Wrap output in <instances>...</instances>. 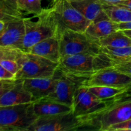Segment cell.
Wrapping results in <instances>:
<instances>
[{"instance_id": "6da1fadb", "label": "cell", "mask_w": 131, "mask_h": 131, "mask_svg": "<svg viewBox=\"0 0 131 131\" xmlns=\"http://www.w3.org/2000/svg\"><path fill=\"white\" fill-rule=\"evenodd\" d=\"M26 34L23 40V49L28 52L38 42L51 37H58L60 28L53 8H43L31 17H24Z\"/></svg>"}, {"instance_id": "7a4b0ae2", "label": "cell", "mask_w": 131, "mask_h": 131, "mask_svg": "<svg viewBox=\"0 0 131 131\" xmlns=\"http://www.w3.org/2000/svg\"><path fill=\"white\" fill-rule=\"evenodd\" d=\"M113 60L101 51L99 54H75L61 56L59 67L63 72L90 77L97 72L113 67Z\"/></svg>"}, {"instance_id": "3957f363", "label": "cell", "mask_w": 131, "mask_h": 131, "mask_svg": "<svg viewBox=\"0 0 131 131\" xmlns=\"http://www.w3.org/2000/svg\"><path fill=\"white\" fill-rule=\"evenodd\" d=\"M38 118L35 113L33 102L0 107V130L29 131Z\"/></svg>"}, {"instance_id": "277c9868", "label": "cell", "mask_w": 131, "mask_h": 131, "mask_svg": "<svg viewBox=\"0 0 131 131\" xmlns=\"http://www.w3.org/2000/svg\"><path fill=\"white\" fill-rule=\"evenodd\" d=\"M61 56L75 54H99L102 47L91 39L85 32L63 29L59 37Z\"/></svg>"}, {"instance_id": "5b68a950", "label": "cell", "mask_w": 131, "mask_h": 131, "mask_svg": "<svg viewBox=\"0 0 131 131\" xmlns=\"http://www.w3.org/2000/svg\"><path fill=\"white\" fill-rule=\"evenodd\" d=\"M18 64L19 70L16 74V79H20L51 77L56 73L60 65V63L26 52Z\"/></svg>"}, {"instance_id": "8992f818", "label": "cell", "mask_w": 131, "mask_h": 131, "mask_svg": "<svg viewBox=\"0 0 131 131\" xmlns=\"http://www.w3.org/2000/svg\"><path fill=\"white\" fill-rule=\"evenodd\" d=\"M107 107L106 102L96 97L86 86H82L75 90L71 106L74 115L84 121L98 115Z\"/></svg>"}, {"instance_id": "52a82bcc", "label": "cell", "mask_w": 131, "mask_h": 131, "mask_svg": "<svg viewBox=\"0 0 131 131\" xmlns=\"http://www.w3.org/2000/svg\"><path fill=\"white\" fill-rule=\"evenodd\" d=\"M52 7L56 14L60 28L85 32L92 22L82 15L69 0H53Z\"/></svg>"}, {"instance_id": "ba28073f", "label": "cell", "mask_w": 131, "mask_h": 131, "mask_svg": "<svg viewBox=\"0 0 131 131\" xmlns=\"http://www.w3.org/2000/svg\"><path fill=\"white\" fill-rule=\"evenodd\" d=\"M84 124V120L77 117L72 111L52 116L39 117L29 127V131H77Z\"/></svg>"}, {"instance_id": "9c48e42d", "label": "cell", "mask_w": 131, "mask_h": 131, "mask_svg": "<svg viewBox=\"0 0 131 131\" xmlns=\"http://www.w3.org/2000/svg\"><path fill=\"white\" fill-rule=\"evenodd\" d=\"M89 78L90 77L79 76L63 72L54 91L45 99L71 106L75 90L80 86L86 85Z\"/></svg>"}, {"instance_id": "30bf717a", "label": "cell", "mask_w": 131, "mask_h": 131, "mask_svg": "<svg viewBox=\"0 0 131 131\" xmlns=\"http://www.w3.org/2000/svg\"><path fill=\"white\" fill-rule=\"evenodd\" d=\"M33 102L31 94L24 86L23 79H0V107Z\"/></svg>"}, {"instance_id": "8fae6325", "label": "cell", "mask_w": 131, "mask_h": 131, "mask_svg": "<svg viewBox=\"0 0 131 131\" xmlns=\"http://www.w3.org/2000/svg\"><path fill=\"white\" fill-rule=\"evenodd\" d=\"M131 84V75L123 73L114 67L106 68L90 77L86 86H103L124 88Z\"/></svg>"}, {"instance_id": "7c38bea8", "label": "cell", "mask_w": 131, "mask_h": 131, "mask_svg": "<svg viewBox=\"0 0 131 131\" xmlns=\"http://www.w3.org/2000/svg\"><path fill=\"white\" fill-rule=\"evenodd\" d=\"M63 71L58 67L57 71L51 77L23 79V84L33 97V101L47 97L54 90L56 83L62 75Z\"/></svg>"}, {"instance_id": "4fadbf2b", "label": "cell", "mask_w": 131, "mask_h": 131, "mask_svg": "<svg viewBox=\"0 0 131 131\" xmlns=\"http://www.w3.org/2000/svg\"><path fill=\"white\" fill-rule=\"evenodd\" d=\"M25 34L24 18L6 23L3 31L0 33V46L17 47L23 49Z\"/></svg>"}, {"instance_id": "5bb4252c", "label": "cell", "mask_w": 131, "mask_h": 131, "mask_svg": "<svg viewBox=\"0 0 131 131\" xmlns=\"http://www.w3.org/2000/svg\"><path fill=\"white\" fill-rule=\"evenodd\" d=\"M70 3L91 22L109 18L104 10L102 0H69Z\"/></svg>"}, {"instance_id": "9a60e30c", "label": "cell", "mask_w": 131, "mask_h": 131, "mask_svg": "<svg viewBox=\"0 0 131 131\" xmlns=\"http://www.w3.org/2000/svg\"><path fill=\"white\" fill-rule=\"evenodd\" d=\"M27 52L42 56L56 63L61 59L60 40L58 37L46 38L32 46Z\"/></svg>"}, {"instance_id": "2e32d148", "label": "cell", "mask_w": 131, "mask_h": 131, "mask_svg": "<svg viewBox=\"0 0 131 131\" xmlns=\"http://www.w3.org/2000/svg\"><path fill=\"white\" fill-rule=\"evenodd\" d=\"M119 29V23L107 18L92 22L85 31V33L91 39L99 43L101 39Z\"/></svg>"}, {"instance_id": "e0dca14e", "label": "cell", "mask_w": 131, "mask_h": 131, "mask_svg": "<svg viewBox=\"0 0 131 131\" xmlns=\"http://www.w3.org/2000/svg\"><path fill=\"white\" fill-rule=\"evenodd\" d=\"M35 113L38 118L52 116L72 111L71 106L47 99H42L33 102Z\"/></svg>"}, {"instance_id": "ac0fdd59", "label": "cell", "mask_w": 131, "mask_h": 131, "mask_svg": "<svg viewBox=\"0 0 131 131\" xmlns=\"http://www.w3.org/2000/svg\"><path fill=\"white\" fill-rule=\"evenodd\" d=\"M23 12L18 0H0V21L5 24L24 18Z\"/></svg>"}, {"instance_id": "d6986e66", "label": "cell", "mask_w": 131, "mask_h": 131, "mask_svg": "<svg viewBox=\"0 0 131 131\" xmlns=\"http://www.w3.org/2000/svg\"><path fill=\"white\" fill-rule=\"evenodd\" d=\"M104 10L113 21L117 23L131 22V10L110 3L103 2Z\"/></svg>"}, {"instance_id": "ffe728a7", "label": "cell", "mask_w": 131, "mask_h": 131, "mask_svg": "<svg viewBox=\"0 0 131 131\" xmlns=\"http://www.w3.org/2000/svg\"><path fill=\"white\" fill-rule=\"evenodd\" d=\"M101 47H124L131 46V38L124 33L122 30L116 31L102 38L99 42Z\"/></svg>"}, {"instance_id": "44dd1931", "label": "cell", "mask_w": 131, "mask_h": 131, "mask_svg": "<svg viewBox=\"0 0 131 131\" xmlns=\"http://www.w3.org/2000/svg\"><path fill=\"white\" fill-rule=\"evenodd\" d=\"M102 51L113 60L115 65L131 62V46L124 47H102Z\"/></svg>"}, {"instance_id": "7402d4cb", "label": "cell", "mask_w": 131, "mask_h": 131, "mask_svg": "<svg viewBox=\"0 0 131 131\" xmlns=\"http://www.w3.org/2000/svg\"><path fill=\"white\" fill-rule=\"evenodd\" d=\"M89 90L96 97L103 101H107L113 98L118 94L123 92L124 88H116L113 87L103 86H87Z\"/></svg>"}, {"instance_id": "603a6c76", "label": "cell", "mask_w": 131, "mask_h": 131, "mask_svg": "<svg viewBox=\"0 0 131 131\" xmlns=\"http://www.w3.org/2000/svg\"><path fill=\"white\" fill-rule=\"evenodd\" d=\"M25 52L23 49L17 47L0 46V59L14 60L18 63Z\"/></svg>"}, {"instance_id": "cb8c5ba5", "label": "cell", "mask_w": 131, "mask_h": 131, "mask_svg": "<svg viewBox=\"0 0 131 131\" xmlns=\"http://www.w3.org/2000/svg\"><path fill=\"white\" fill-rule=\"evenodd\" d=\"M18 1L23 11L29 14L37 15L43 10L42 0H18Z\"/></svg>"}, {"instance_id": "d4e9b609", "label": "cell", "mask_w": 131, "mask_h": 131, "mask_svg": "<svg viewBox=\"0 0 131 131\" xmlns=\"http://www.w3.org/2000/svg\"><path fill=\"white\" fill-rule=\"evenodd\" d=\"M0 66L3 67L8 71L16 75L19 70V65L17 61L14 60L0 59Z\"/></svg>"}, {"instance_id": "484cf974", "label": "cell", "mask_w": 131, "mask_h": 131, "mask_svg": "<svg viewBox=\"0 0 131 131\" xmlns=\"http://www.w3.org/2000/svg\"><path fill=\"white\" fill-rule=\"evenodd\" d=\"M120 130H131V119L124 122L120 123L113 125L107 131H120Z\"/></svg>"}, {"instance_id": "4316f807", "label": "cell", "mask_w": 131, "mask_h": 131, "mask_svg": "<svg viewBox=\"0 0 131 131\" xmlns=\"http://www.w3.org/2000/svg\"><path fill=\"white\" fill-rule=\"evenodd\" d=\"M113 67H114L119 71L131 75V62L117 63L114 65Z\"/></svg>"}, {"instance_id": "83f0119b", "label": "cell", "mask_w": 131, "mask_h": 131, "mask_svg": "<svg viewBox=\"0 0 131 131\" xmlns=\"http://www.w3.org/2000/svg\"><path fill=\"white\" fill-rule=\"evenodd\" d=\"M16 79V75L5 69L3 67L0 66V79L2 80H7V79Z\"/></svg>"}, {"instance_id": "f1b7e54d", "label": "cell", "mask_w": 131, "mask_h": 131, "mask_svg": "<svg viewBox=\"0 0 131 131\" xmlns=\"http://www.w3.org/2000/svg\"><path fill=\"white\" fill-rule=\"evenodd\" d=\"M115 5L122 6V7L131 10V0H121L117 3H115Z\"/></svg>"}, {"instance_id": "f546056e", "label": "cell", "mask_w": 131, "mask_h": 131, "mask_svg": "<svg viewBox=\"0 0 131 131\" xmlns=\"http://www.w3.org/2000/svg\"><path fill=\"white\" fill-rule=\"evenodd\" d=\"M119 28L120 30H127V29L131 30V22L119 23Z\"/></svg>"}, {"instance_id": "4dcf8cb0", "label": "cell", "mask_w": 131, "mask_h": 131, "mask_svg": "<svg viewBox=\"0 0 131 131\" xmlns=\"http://www.w3.org/2000/svg\"><path fill=\"white\" fill-rule=\"evenodd\" d=\"M121 0H102V1L103 2H106V3H117L118 2H119Z\"/></svg>"}, {"instance_id": "1f68e13d", "label": "cell", "mask_w": 131, "mask_h": 131, "mask_svg": "<svg viewBox=\"0 0 131 131\" xmlns=\"http://www.w3.org/2000/svg\"><path fill=\"white\" fill-rule=\"evenodd\" d=\"M124 31V33H125L126 35H127L128 37H130L131 38V30L130 29H127V30H122Z\"/></svg>"}, {"instance_id": "d6a6232c", "label": "cell", "mask_w": 131, "mask_h": 131, "mask_svg": "<svg viewBox=\"0 0 131 131\" xmlns=\"http://www.w3.org/2000/svg\"><path fill=\"white\" fill-rule=\"evenodd\" d=\"M52 1H53V0H52Z\"/></svg>"}]
</instances>
